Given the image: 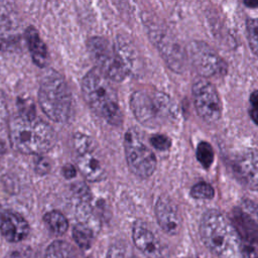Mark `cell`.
Returning a JSON list of instances; mask_svg holds the SVG:
<instances>
[{
	"label": "cell",
	"instance_id": "obj_1",
	"mask_svg": "<svg viewBox=\"0 0 258 258\" xmlns=\"http://www.w3.org/2000/svg\"><path fill=\"white\" fill-rule=\"evenodd\" d=\"M8 128L12 147L21 153H44L55 143L53 129L36 116L19 114L9 121Z\"/></svg>",
	"mask_w": 258,
	"mask_h": 258
},
{
	"label": "cell",
	"instance_id": "obj_2",
	"mask_svg": "<svg viewBox=\"0 0 258 258\" xmlns=\"http://www.w3.org/2000/svg\"><path fill=\"white\" fill-rule=\"evenodd\" d=\"M200 234L205 245L218 258H243L240 237L232 223L221 213L214 210L205 213Z\"/></svg>",
	"mask_w": 258,
	"mask_h": 258
},
{
	"label": "cell",
	"instance_id": "obj_3",
	"mask_svg": "<svg viewBox=\"0 0 258 258\" xmlns=\"http://www.w3.org/2000/svg\"><path fill=\"white\" fill-rule=\"evenodd\" d=\"M84 98L91 109L108 123L119 125L122 113L117 93L108 79L97 68L90 71L82 81Z\"/></svg>",
	"mask_w": 258,
	"mask_h": 258
},
{
	"label": "cell",
	"instance_id": "obj_4",
	"mask_svg": "<svg viewBox=\"0 0 258 258\" xmlns=\"http://www.w3.org/2000/svg\"><path fill=\"white\" fill-rule=\"evenodd\" d=\"M39 105L43 113L54 122H63L71 111L72 97L64 79L53 71L47 72L40 83Z\"/></svg>",
	"mask_w": 258,
	"mask_h": 258
},
{
	"label": "cell",
	"instance_id": "obj_5",
	"mask_svg": "<svg viewBox=\"0 0 258 258\" xmlns=\"http://www.w3.org/2000/svg\"><path fill=\"white\" fill-rule=\"evenodd\" d=\"M130 106L137 120L145 126L156 127L175 116V107L171 100L159 92H134Z\"/></svg>",
	"mask_w": 258,
	"mask_h": 258
},
{
	"label": "cell",
	"instance_id": "obj_6",
	"mask_svg": "<svg viewBox=\"0 0 258 258\" xmlns=\"http://www.w3.org/2000/svg\"><path fill=\"white\" fill-rule=\"evenodd\" d=\"M124 148L128 166L135 175L146 178L154 172L156 167L155 156L143 143L135 129L131 128L126 132Z\"/></svg>",
	"mask_w": 258,
	"mask_h": 258
},
{
	"label": "cell",
	"instance_id": "obj_7",
	"mask_svg": "<svg viewBox=\"0 0 258 258\" xmlns=\"http://www.w3.org/2000/svg\"><path fill=\"white\" fill-rule=\"evenodd\" d=\"M88 47L93 59L100 70L108 79L120 82L125 79L128 71L118 55L115 47L101 37H93L89 40Z\"/></svg>",
	"mask_w": 258,
	"mask_h": 258
},
{
	"label": "cell",
	"instance_id": "obj_8",
	"mask_svg": "<svg viewBox=\"0 0 258 258\" xmlns=\"http://www.w3.org/2000/svg\"><path fill=\"white\" fill-rule=\"evenodd\" d=\"M194 103L198 114L209 123L217 122L222 113V105L215 87L205 81H198L192 87Z\"/></svg>",
	"mask_w": 258,
	"mask_h": 258
},
{
	"label": "cell",
	"instance_id": "obj_9",
	"mask_svg": "<svg viewBox=\"0 0 258 258\" xmlns=\"http://www.w3.org/2000/svg\"><path fill=\"white\" fill-rule=\"evenodd\" d=\"M187 54L195 69L204 77H213L226 71L223 59L207 43L191 42L188 45Z\"/></svg>",
	"mask_w": 258,
	"mask_h": 258
},
{
	"label": "cell",
	"instance_id": "obj_10",
	"mask_svg": "<svg viewBox=\"0 0 258 258\" xmlns=\"http://www.w3.org/2000/svg\"><path fill=\"white\" fill-rule=\"evenodd\" d=\"M232 225L245 242L258 241V205L243 201L232 213Z\"/></svg>",
	"mask_w": 258,
	"mask_h": 258
},
{
	"label": "cell",
	"instance_id": "obj_11",
	"mask_svg": "<svg viewBox=\"0 0 258 258\" xmlns=\"http://www.w3.org/2000/svg\"><path fill=\"white\" fill-rule=\"evenodd\" d=\"M233 169L244 185L258 190V151L247 149L238 154L234 160Z\"/></svg>",
	"mask_w": 258,
	"mask_h": 258
},
{
	"label": "cell",
	"instance_id": "obj_12",
	"mask_svg": "<svg viewBox=\"0 0 258 258\" xmlns=\"http://www.w3.org/2000/svg\"><path fill=\"white\" fill-rule=\"evenodd\" d=\"M132 238L135 246L148 258H166L164 246L143 223L134 224Z\"/></svg>",
	"mask_w": 258,
	"mask_h": 258
},
{
	"label": "cell",
	"instance_id": "obj_13",
	"mask_svg": "<svg viewBox=\"0 0 258 258\" xmlns=\"http://www.w3.org/2000/svg\"><path fill=\"white\" fill-rule=\"evenodd\" d=\"M21 33V21L12 0H0V38L12 41Z\"/></svg>",
	"mask_w": 258,
	"mask_h": 258
},
{
	"label": "cell",
	"instance_id": "obj_14",
	"mask_svg": "<svg viewBox=\"0 0 258 258\" xmlns=\"http://www.w3.org/2000/svg\"><path fill=\"white\" fill-rule=\"evenodd\" d=\"M155 215L159 226L169 235H175L180 229V217L175 205L165 196L159 197L155 205Z\"/></svg>",
	"mask_w": 258,
	"mask_h": 258
},
{
	"label": "cell",
	"instance_id": "obj_15",
	"mask_svg": "<svg viewBox=\"0 0 258 258\" xmlns=\"http://www.w3.org/2000/svg\"><path fill=\"white\" fill-rule=\"evenodd\" d=\"M152 35L156 39V45L163 54L164 59L167 61L169 67L174 71H181L185 64V52L182 51L179 44L158 30H156V32Z\"/></svg>",
	"mask_w": 258,
	"mask_h": 258
},
{
	"label": "cell",
	"instance_id": "obj_16",
	"mask_svg": "<svg viewBox=\"0 0 258 258\" xmlns=\"http://www.w3.org/2000/svg\"><path fill=\"white\" fill-rule=\"evenodd\" d=\"M0 230L2 235L10 242H18L28 234L27 222L17 214L6 213L1 220Z\"/></svg>",
	"mask_w": 258,
	"mask_h": 258
},
{
	"label": "cell",
	"instance_id": "obj_17",
	"mask_svg": "<svg viewBox=\"0 0 258 258\" xmlns=\"http://www.w3.org/2000/svg\"><path fill=\"white\" fill-rule=\"evenodd\" d=\"M77 163L82 174L91 181L101 180L106 175V170L96 155L95 148L80 153Z\"/></svg>",
	"mask_w": 258,
	"mask_h": 258
},
{
	"label": "cell",
	"instance_id": "obj_18",
	"mask_svg": "<svg viewBox=\"0 0 258 258\" xmlns=\"http://www.w3.org/2000/svg\"><path fill=\"white\" fill-rule=\"evenodd\" d=\"M25 38L33 61L38 67H44L47 59V50L38 31L34 27L29 26L25 30Z\"/></svg>",
	"mask_w": 258,
	"mask_h": 258
},
{
	"label": "cell",
	"instance_id": "obj_19",
	"mask_svg": "<svg viewBox=\"0 0 258 258\" xmlns=\"http://www.w3.org/2000/svg\"><path fill=\"white\" fill-rule=\"evenodd\" d=\"M44 221L49 230L56 235H61L68 230V221L64 216L58 212H49L45 215Z\"/></svg>",
	"mask_w": 258,
	"mask_h": 258
},
{
	"label": "cell",
	"instance_id": "obj_20",
	"mask_svg": "<svg viewBox=\"0 0 258 258\" xmlns=\"http://www.w3.org/2000/svg\"><path fill=\"white\" fill-rule=\"evenodd\" d=\"M73 237L76 243L83 249L91 246L93 240V232L89 226L77 225L73 230Z\"/></svg>",
	"mask_w": 258,
	"mask_h": 258
},
{
	"label": "cell",
	"instance_id": "obj_21",
	"mask_svg": "<svg viewBox=\"0 0 258 258\" xmlns=\"http://www.w3.org/2000/svg\"><path fill=\"white\" fill-rule=\"evenodd\" d=\"M72 247L62 241H55L46 250L45 258H71Z\"/></svg>",
	"mask_w": 258,
	"mask_h": 258
},
{
	"label": "cell",
	"instance_id": "obj_22",
	"mask_svg": "<svg viewBox=\"0 0 258 258\" xmlns=\"http://www.w3.org/2000/svg\"><path fill=\"white\" fill-rule=\"evenodd\" d=\"M197 158L204 167H210L214 160V151L208 142L199 143L197 147Z\"/></svg>",
	"mask_w": 258,
	"mask_h": 258
},
{
	"label": "cell",
	"instance_id": "obj_23",
	"mask_svg": "<svg viewBox=\"0 0 258 258\" xmlns=\"http://www.w3.org/2000/svg\"><path fill=\"white\" fill-rule=\"evenodd\" d=\"M247 34L252 51L258 55V18H251L247 21Z\"/></svg>",
	"mask_w": 258,
	"mask_h": 258
},
{
	"label": "cell",
	"instance_id": "obj_24",
	"mask_svg": "<svg viewBox=\"0 0 258 258\" xmlns=\"http://www.w3.org/2000/svg\"><path fill=\"white\" fill-rule=\"evenodd\" d=\"M215 195L214 188L207 182H199L195 184L190 189V196L195 199L207 200L212 199Z\"/></svg>",
	"mask_w": 258,
	"mask_h": 258
},
{
	"label": "cell",
	"instance_id": "obj_25",
	"mask_svg": "<svg viewBox=\"0 0 258 258\" xmlns=\"http://www.w3.org/2000/svg\"><path fill=\"white\" fill-rule=\"evenodd\" d=\"M74 145H75V148H76V150L78 151L79 154L95 148L94 143L91 140V138L84 135V134H81V133H78V134L75 135Z\"/></svg>",
	"mask_w": 258,
	"mask_h": 258
},
{
	"label": "cell",
	"instance_id": "obj_26",
	"mask_svg": "<svg viewBox=\"0 0 258 258\" xmlns=\"http://www.w3.org/2000/svg\"><path fill=\"white\" fill-rule=\"evenodd\" d=\"M150 143L154 148L158 150H166L170 147V144H171L170 139L165 135H161V134L153 135L150 138Z\"/></svg>",
	"mask_w": 258,
	"mask_h": 258
},
{
	"label": "cell",
	"instance_id": "obj_27",
	"mask_svg": "<svg viewBox=\"0 0 258 258\" xmlns=\"http://www.w3.org/2000/svg\"><path fill=\"white\" fill-rule=\"evenodd\" d=\"M243 255L247 258H258V241H248L242 245Z\"/></svg>",
	"mask_w": 258,
	"mask_h": 258
},
{
	"label": "cell",
	"instance_id": "obj_28",
	"mask_svg": "<svg viewBox=\"0 0 258 258\" xmlns=\"http://www.w3.org/2000/svg\"><path fill=\"white\" fill-rule=\"evenodd\" d=\"M8 120V111H7V105L4 98L3 93L0 91V130H2Z\"/></svg>",
	"mask_w": 258,
	"mask_h": 258
},
{
	"label": "cell",
	"instance_id": "obj_29",
	"mask_svg": "<svg viewBox=\"0 0 258 258\" xmlns=\"http://www.w3.org/2000/svg\"><path fill=\"white\" fill-rule=\"evenodd\" d=\"M107 258H131V257L128 255L124 247L116 244L110 247Z\"/></svg>",
	"mask_w": 258,
	"mask_h": 258
},
{
	"label": "cell",
	"instance_id": "obj_30",
	"mask_svg": "<svg viewBox=\"0 0 258 258\" xmlns=\"http://www.w3.org/2000/svg\"><path fill=\"white\" fill-rule=\"evenodd\" d=\"M49 168H50V165H49V161L46 159V158H39L35 164V169L38 173L40 174H44L46 172L49 171Z\"/></svg>",
	"mask_w": 258,
	"mask_h": 258
},
{
	"label": "cell",
	"instance_id": "obj_31",
	"mask_svg": "<svg viewBox=\"0 0 258 258\" xmlns=\"http://www.w3.org/2000/svg\"><path fill=\"white\" fill-rule=\"evenodd\" d=\"M62 174L67 178H72L76 175V168L72 164H66L62 167Z\"/></svg>",
	"mask_w": 258,
	"mask_h": 258
},
{
	"label": "cell",
	"instance_id": "obj_32",
	"mask_svg": "<svg viewBox=\"0 0 258 258\" xmlns=\"http://www.w3.org/2000/svg\"><path fill=\"white\" fill-rule=\"evenodd\" d=\"M250 101L252 104V108L258 109V91H255L252 93V95L250 97Z\"/></svg>",
	"mask_w": 258,
	"mask_h": 258
},
{
	"label": "cell",
	"instance_id": "obj_33",
	"mask_svg": "<svg viewBox=\"0 0 258 258\" xmlns=\"http://www.w3.org/2000/svg\"><path fill=\"white\" fill-rule=\"evenodd\" d=\"M250 115L252 117V120L258 124V109L256 108H251V111H250Z\"/></svg>",
	"mask_w": 258,
	"mask_h": 258
},
{
	"label": "cell",
	"instance_id": "obj_34",
	"mask_svg": "<svg viewBox=\"0 0 258 258\" xmlns=\"http://www.w3.org/2000/svg\"><path fill=\"white\" fill-rule=\"evenodd\" d=\"M244 3L246 4V6L251 8L258 6V0H244Z\"/></svg>",
	"mask_w": 258,
	"mask_h": 258
},
{
	"label": "cell",
	"instance_id": "obj_35",
	"mask_svg": "<svg viewBox=\"0 0 258 258\" xmlns=\"http://www.w3.org/2000/svg\"><path fill=\"white\" fill-rule=\"evenodd\" d=\"M6 150V146H5V143L3 142V140L0 139V153H3L5 152Z\"/></svg>",
	"mask_w": 258,
	"mask_h": 258
}]
</instances>
